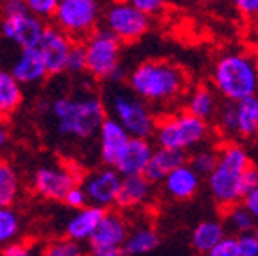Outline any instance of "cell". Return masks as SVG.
Segmentation results:
<instances>
[{
    "mask_svg": "<svg viewBox=\"0 0 258 256\" xmlns=\"http://www.w3.org/2000/svg\"><path fill=\"white\" fill-rule=\"evenodd\" d=\"M72 45L74 40L67 36L61 29H57L56 25H45L43 34L38 43V50L43 56L48 76L64 74V65H67V57H69Z\"/></svg>",
    "mask_w": 258,
    "mask_h": 256,
    "instance_id": "13",
    "label": "cell"
},
{
    "mask_svg": "<svg viewBox=\"0 0 258 256\" xmlns=\"http://www.w3.org/2000/svg\"><path fill=\"white\" fill-rule=\"evenodd\" d=\"M92 256H124L122 249H99L92 251Z\"/></svg>",
    "mask_w": 258,
    "mask_h": 256,
    "instance_id": "44",
    "label": "cell"
},
{
    "mask_svg": "<svg viewBox=\"0 0 258 256\" xmlns=\"http://www.w3.org/2000/svg\"><path fill=\"white\" fill-rule=\"evenodd\" d=\"M163 192L174 201H188L192 199L201 188V176H199L188 163L177 165L172 168L163 179Z\"/></svg>",
    "mask_w": 258,
    "mask_h": 256,
    "instance_id": "18",
    "label": "cell"
},
{
    "mask_svg": "<svg viewBox=\"0 0 258 256\" xmlns=\"http://www.w3.org/2000/svg\"><path fill=\"white\" fill-rule=\"evenodd\" d=\"M0 256H38V247L32 242L18 238V240L0 247Z\"/></svg>",
    "mask_w": 258,
    "mask_h": 256,
    "instance_id": "34",
    "label": "cell"
},
{
    "mask_svg": "<svg viewBox=\"0 0 258 256\" xmlns=\"http://www.w3.org/2000/svg\"><path fill=\"white\" fill-rule=\"evenodd\" d=\"M231 2L240 15L247 16V18L258 16V0H231Z\"/></svg>",
    "mask_w": 258,
    "mask_h": 256,
    "instance_id": "40",
    "label": "cell"
},
{
    "mask_svg": "<svg viewBox=\"0 0 258 256\" xmlns=\"http://www.w3.org/2000/svg\"><path fill=\"white\" fill-rule=\"evenodd\" d=\"M158 245H160V235L154 228L145 224L129 229L124 244H122V252L125 256H142L153 252Z\"/></svg>",
    "mask_w": 258,
    "mask_h": 256,
    "instance_id": "24",
    "label": "cell"
},
{
    "mask_svg": "<svg viewBox=\"0 0 258 256\" xmlns=\"http://www.w3.org/2000/svg\"><path fill=\"white\" fill-rule=\"evenodd\" d=\"M129 138L131 136L127 135V131L117 120H113L111 116H106L104 122L99 127V131H97L99 158H101L102 165L113 167V165L117 163L118 156L122 154Z\"/></svg>",
    "mask_w": 258,
    "mask_h": 256,
    "instance_id": "15",
    "label": "cell"
},
{
    "mask_svg": "<svg viewBox=\"0 0 258 256\" xmlns=\"http://www.w3.org/2000/svg\"><path fill=\"white\" fill-rule=\"evenodd\" d=\"M109 115L127 131L129 136L151 138L156 127V116L151 106L135 95L131 90L115 88L106 97Z\"/></svg>",
    "mask_w": 258,
    "mask_h": 256,
    "instance_id": "6",
    "label": "cell"
},
{
    "mask_svg": "<svg viewBox=\"0 0 258 256\" xmlns=\"http://www.w3.org/2000/svg\"><path fill=\"white\" fill-rule=\"evenodd\" d=\"M151 197H153V183L144 174L122 176L115 206L120 210H137L149 203Z\"/></svg>",
    "mask_w": 258,
    "mask_h": 256,
    "instance_id": "19",
    "label": "cell"
},
{
    "mask_svg": "<svg viewBox=\"0 0 258 256\" xmlns=\"http://www.w3.org/2000/svg\"><path fill=\"white\" fill-rule=\"evenodd\" d=\"M242 204L246 206L247 212H249L251 215L254 217V220L258 222V184L242 197Z\"/></svg>",
    "mask_w": 258,
    "mask_h": 256,
    "instance_id": "42",
    "label": "cell"
},
{
    "mask_svg": "<svg viewBox=\"0 0 258 256\" xmlns=\"http://www.w3.org/2000/svg\"><path fill=\"white\" fill-rule=\"evenodd\" d=\"M81 179L77 165L70 163H47L34 170L31 188L38 197L45 201L61 203L64 194L76 186Z\"/></svg>",
    "mask_w": 258,
    "mask_h": 256,
    "instance_id": "10",
    "label": "cell"
},
{
    "mask_svg": "<svg viewBox=\"0 0 258 256\" xmlns=\"http://www.w3.org/2000/svg\"><path fill=\"white\" fill-rule=\"evenodd\" d=\"M215 92L226 100L237 102L258 92V61L249 52L231 50L215 61L212 70Z\"/></svg>",
    "mask_w": 258,
    "mask_h": 256,
    "instance_id": "3",
    "label": "cell"
},
{
    "mask_svg": "<svg viewBox=\"0 0 258 256\" xmlns=\"http://www.w3.org/2000/svg\"><path fill=\"white\" fill-rule=\"evenodd\" d=\"M9 72L13 74L22 86H31V84H40L47 79L48 70L43 61V56L38 50V47L32 48H20L18 56L13 61V67Z\"/></svg>",
    "mask_w": 258,
    "mask_h": 256,
    "instance_id": "17",
    "label": "cell"
},
{
    "mask_svg": "<svg viewBox=\"0 0 258 256\" xmlns=\"http://www.w3.org/2000/svg\"><path fill=\"white\" fill-rule=\"evenodd\" d=\"M43 29L45 22L29 11L2 16L0 20V34L20 48L38 47Z\"/></svg>",
    "mask_w": 258,
    "mask_h": 256,
    "instance_id": "12",
    "label": "cell"
},
{
    "mask_svg": "<svg viewBox=\"0 0 258 256\" xmlns=\"http://www.w3.org/2000/svg\"><path fill=\"white\" fill-rule=\"evenodd\" d=\"M101 16L99 0H59L52 18L57 29L74 41H79L95 31Z\"/></svg>",
    "mask_w": 258,
    "mask_h": 256,
    "instance_id": "8",
    "label": "cell"
},
{
    "mask_svg": "<svg viewBox=\"0 0 258 256\" xmlns=\"http://www.w3.org/2000/svg\"><path fill=\"white\" fill-rule=\"evenodd\" d=\"M38 256H85V249L79 242H74L64 236L41 245L38 249Z\"/></svg>",
    "mask_w": 258,
    "mask_h": 256,
    "instance_id": "30",
    "label": "cell"
},
{
    "mask_svg": "<svg viewBox=\"0 0 258 256\" xmlns=\"http://www.w3.org/2000/svg\"><path fill=\"white\" fill-rule=\"evenodd\" d=\"M86 74L99 81H109L122 67V43L106 29L95 31L83 40Z\"/></svg>",
    "mask_w": 258,
    "mask_h": 256,
    "instance_id": "7",
    "label": "cell"
},
{
    "mask_svg": "<svg viewBox=\"0 0 258 256\" xmlns=\"http://www.w3.org/2000/svg\"><path fill=\"white\" fill-rule=\"evenodd\" d=\"M237 247L240 256H258V242L254 238L253 231L240 233L237 236Z\"/></svg>",
    "mask_w": 258,
    "mask_h": 256,
    "instance_id": "37",
    "label": "cell"
},
{
    "mask_svg": "<svg viewBox=\"0 0 258 256\" xmlns=\"http://www.w3.org/2000/svg\"><path fill=\"white\" fill-rule=\"evenodd\" d=\"M224 235H226V228L221 220H214V219L201 220L192 231V245L198 252L206 254Z\"/></svg>",
    "mask_w": 258,
    "mask_h": 256,
    "instance_id": "26",
    "label": "cell"
},
{
    "mask_svg": "<svg viewBox=\"0 0 258 256\" xmlns=\"http://www.w3.org/2000/svg\"><path fill=\"white\" fill-rule=\"evenodd\" d=\"M153 136L158 147L186 152L208 140L210 125L206 120H201L186 109H183V111L170 113L156 120Z\"/></svg>",
    "mask_w": 258,
    "mask_h": 256,
    "instance_id": "5",
    "label": "cell"
},
{
    "mask_svg": "<svg viewBox=\"0 0 258 256\" xmlns=\"http://www.w3.org/2000/svg\"><path fill=\"white\" fill-rule=\"evenodd\" d=\"M127 2L149 16H154V15H158V13H161L167 6V0H127Z\"/></svg>",
    "mask_w": 258,
    "mask_h": 256,
    "instance_id": "38",
    "label": "cell"
},
{
    "mask_svg": "<svg viewBox=\"0 0 258 256\" xmlns=\"http://www.w3.org/2000/svg\"><path fill=\"white\" fill-rule=\"evenodd\" d=\"M11 140V131H9V125L4 122V118H0V152H4L9 145Z\"/></svg>",
    "mask_w": 258,
    "mask_h": 256,
    "instance_id": "43",
    "label": "cell"
},
{
    "mask_svg": "<svg viewBox=\"0 0 258 256\" xmlns=\"http://www.w3.org/2000/svg\"><path fill=\"white\" fill-rule=\"evenodd\" d=\"M24 11H27V6H25L24 0H0V13H2V16L16 15V13Z\"/></svg>",
    "mask_w": 258,
    "mask_h": 256,
    "instance_id": "41",
    "label": "cell"
},
{
    "mask_svg": "<svg viewBox=\"0 0 258 256\" xmlns=\"http://www.w3.org/2000/svg\"><path fill=\"white\" fill-rule=\"evenodd\" d=\"M120 181L122 176L115 168L102 165L101 168H95V170L86 174L83 177V181H81V186L85 190L90 206H97V208L101 210H109L117 203Z\"/></svg>",
    "mask_w": 258,
    "mask_h": 256,
    "instance_id": "11",
    "label": "cell"
},
{
    "mask_svg": "<svg viewBox=\"0 0 258 256\" xmlns=\"http://www.w3.org/2000/svg\"><path fill=\"white\" fill-rule=\"evenodd\" d=\"M235 136L254 138L258 136V95H251L233 102Z\"/></svg>",
    "mask_w": 258,
    "mask_h": 256,
    "instance_id": "22",
    "label": "cell"
},
{
    "mask_svg": "<svg viewBox=\"0 0 258 256\" xmlns=\"http://www.w3.org/2000/svg\"><path fill=\"white\" fill-rule=\"evenodd\" d=\"M24 102V86L13 77L9 70L0 68V118H8L9 115L20 108Z\"/></svg>",
    "mask_w": 258,
    "mask_h": 256,
    "instance_id": "25",
    "label": "cell"
},
{
    "mask_svg": "<svg viewBox=\"0 0 258 256\" xmlns=\"http://www.w3.org/2000/svg\"><path fill=\"white\" fill-rule=\"evenodd\" d=\"M251 165L247 151L237 142H228L217 151V165L208 174V188L222 210L242 201V172Z\"/></svg>",
    "mask_w": 258,
    "mask_h": 256,
    "instance_id": "4",
    "label": "cell"
},
{
    "mask_svg": "<svg viewBox=\"0 0 258 256\" xmlns=\"http://www.w3.org/2000/svg\"><path fill=\"white\" fill-rule=\"evenodd\" d=\"M104 29L120 43H135L151 31V16L127 0H113L102 15Z\"/></svg>",
    "mask_w": 258,
    "mask_h": 256,
    "instance_id": "9",
    "label": "cell"
},
{
    "mask_svg": "<svg viewBox=\"0 0 258 256\" xmlns=\"http://www.w3.org/2000/svg\"><path fill=\"white\" fill-rule=\"evenodd\" d=\"M27 6V11L32 13L34 16L45 20V18H52L59 0H24Z\"/></svg>",
    "mask_w": 258,
    "mask_h": 256,
    "instance_id": "33",
    "label": "cell"
},
{
    "mask_svg": "<svg viewBox=\"0 0 258 256\" xmlns=\"http://www.w3.org/2000/svg\"><path fill=\"white\" fill-rule=\"evenodd\" d=\"M127 88L149 106L169 104L179 99L188 86V77L179 65L165 59H147L127 72Z\"/></svg>",
    "mask_w": 258,
    "mask_h": 256,
    "instance_id": "2",
    "label": "cell"
},
{
    "mask_svg": "<svg viewBox=\"0 0 258 256\" xmlns=\"http://www.w3.org/2000/svg\"><path fill=\"white\" fill-rule=\"evenodd\" d=\"M186 154L181 151H174V149L167 147H158L151 154V160L147 163L144 170V176L151 181V183H161V179L167 176V174L176 168L177 165L185 163Z\"/></svg>",
    "mask_w": 258,
    "mask_h": 256,
    "instance_id": "21",
    "label": "cell"
},
{
    "mask_svg": "<svg viewBox=\"0 0 258 256\" xmlns=\"http://www.w3.org/2000/svg\"><path fill=\"white\" fill-rule=\"evenodd\" d=\"M129 233L127 220L118 212H108L106 210L101 222L97 224L93 235L90 236V251L99 249H122L125 236Z\"/></svg>",
    "mask_w": 258,
    "mask_h": 256,
    "instance_id": "14",
    "label": "cell"
},
{
    "mask_svg": "<svg viewBox=\"0 0 258 256\" xmlns=\"http://www.w3.org/2000/svg\"><path fill=\"white\" fill-rule=\"evenodd\" d=\"M253 235H254V238H256V242H258V224L253 228Z\"/></svg>",
    "mask_w": 258,
    "mask_h": 256,
    "instance_id": "45",
    "label": "cell"
},
{
    "mask_svg": "<svg viewBox=\"0 0 258 256\" xmlns=\"http://www.w3.org/2000/svg\"><path fill=\"white\" fill-rule=\"evenodd\" d=\"M224 228L231 229L233 233H247L253 231V228L256 226L254 217L247 212V208L244 204H231L228 208H224Z\"/></svg>",
    "mask_w": 258,
    "mask_h": 256,
    "instance_id": "29",
    "label": "cell"
},
{
    "mask_svg": "<svg viewBox=\"0 0 258 256\" xmlns=\"http://www.w3.org/2000/svg\"><path fill=\"white\" fill-rule=\"evenodd\" d=\"M219 100L215 92L206 84H199L192 92L188 93V99H186L185 109L188 113H192L194 116H198L201 120L210 122L212 118H215L219 111Z\"/></svg>",
    "mask_w": 258,
    "mask_h": 256,
    "instance_id": "23",
    "label": "cell"
},
{
    "mask_svg": "<svg viewBox=\"0 0 258 256\" xmlns=\"http://www.w3.org/2000/svg\"><path fill=\"white\" fill-rule=\"evenodd\" d=\"M22 192L20 176L8 160L0 158V206H13Z\"/></svg>",
    "mask_w": 258,
    "mask_h": 256,
    "instance_id": "27",
    "label": "cell"
},
{
    "mask_svg": "<svg viewBox=\"0 0 258 256\" xmlns=\"http://www.w3.org/2000/svg\"><path fill=\"white\" fill-rule=\"evenodd\" d=\"M64 72L72 74V76H79V74L86 72L85 48H83V43H81V41H74L72 48H70V52H69V57H67Z\"/></svg>",
    "mask_w": 258,
    "mask_h": 256,
    "instance_id": "32",
    "label": "cell"
},
{
    "mask_svg": "<svg viewBox=\"0 0 258 256\" xmlns=\"http://www.w3.org/2000/svg\"><path fill=\"white\" fill-rule=\"evenodd\" d=\"M22 235V217L13 206H0V247L18 240Z\"/></svg>",
    "mask_w": 258,
    "mask_h": 256,
    "instance_id": "28",
    "label": "cell"
},
{
    "mask_svg": "<svg viewBox=\"0 0 258 256\" xmlns=\"http://www.w3.org/2000/svg\"><path fill=\"white\" fill-rule=\"evenodd\" d=\"M154 151V145L151 138H137L131 136L129 142L125 144L124 151L118 156L117 163L113 165V168L117 170L120 176H137V174H144L145 167L149 163L151 154Z\"/></svg>",
    "mask_w": 258,
    "mask_h": 256,
    "instance_id": "16",
    "label": "cell"
},
{
    "mask_svg": "<svg viewBox=\"0 0 258 256\" xmlns=\"http://www.w3.org/2000/svg\"><path fill=\"white\" fill-rule=\"evenodd\" d=\"M190 167L199 174V176H208L217 165V152L210 149H199L192 158H190Z\"/></svg>",
    "mask_w": 258,
    "mask_h": 256,
    "instance_id": "31",
    "label": "cell"
},
{
    "mask_svg": "<svg viewBox=\"0 0 258 256\" xmlns=\"http://www.w3.org/2000/svg\"><path fill=\"white\" fill-rule=\"evenodd\" d=\"M50 120L64 140H92L106 118V106L93 92L59 95L50 102Z\"/></svg>",
    "mask_w": 258,
    "mask_h": 256,
    "instance_id": "1",
    "label": "cell"
},
{
    "mask_svg": "<svg viewBox=\"0 0 258 256\" xmlns=\"http://www.w3.org/2000/svg\"><path fill=\"white\" fill-rule=\"evenodd\" d=\"M206 256H240L237 247V236H222L221 240L206 252Z\"/></svg>",
    "mask_w": 258,
    "mask_h": 256,
    "instance_id": "35",
    "label": "cell"
},
{
    "mask_svg": "<svg viewBox=\"0 0 258 256\" xmlns=\"http://www.w3.org/2000/svg\"><path fill=\"white\" fill-rule=\"evenodd\" d=\"M240 184H242V194H244V196H246L249 190H253L254 186H256V184H258V167H256V165L251 163L249 167L242 172Z\"/></svg>",
    "mask_w": 258,
    "mask_h": 256,
    "instance_id": "39",
    "label": "cell"
},
{
    "mask_svg": "<svg viewBox=\"0 0 258 256\" xmlns=\"http://www.w3.org/2000/svg\"><path fill=\"white\" fill-rule=\"evenodd\" d=\"M61 203L67 204L70 210H79V208H83V206H86L88 199H86V194H85V190H83V186H81V183H77L76 186H72L69 192L64 194Z\"/></svg>",
    "mask_w": 258,
    "mask_h": 256,
    "instance_id": "36",
    "label": "cell"
},
{
    "mask_svg": "<svg viewBox=\"0 0 258 256\" xmlns=\"http://www.w3.org/2000/svg\"><path fill=\"white\" fill-rule=\"evenodd\" d=\"M106 210L97 208V206H83L79 210H74L70 219L64 224V236L74 242H88L90 236L93 235L97 224L101 222Z\"/></svg>",
    "mask_w": 258,
    "mask_h": 256,
    "instance_id": "20",
    "label": "cell"
},
{
    "mask_svg": "<svg viewBox=\"0 0 258 256\" xmlns=\"http://www.w3.org/2000/svg\"><path fill=\"white\" fill-rule=\"evenodd\" d=\"M201 2H210V0H201Z\"/></svg>",
    "mask_w": 258,
    "mask_h": 256,
    "instance_id": "46",
    "label": "cell"
}]
</instances>
